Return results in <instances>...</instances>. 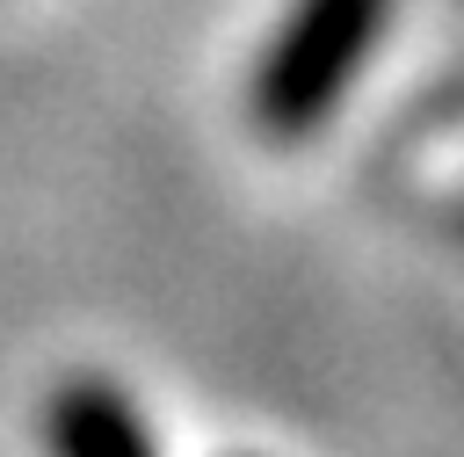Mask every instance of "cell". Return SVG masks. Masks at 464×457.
Returning <instances> with one entry per match:
<instances>
[{
  "mask_svg": "<svg viewBox=\"0 0 464 457\" xmlns=\"http://www.w3.org/2000/svg\"><path fill=\"white\" fill-rule=\"evenodd\" d=\"M44 450L51 457H160L138 399L116 377H65L44 399Z\"/></svg>",
  "mask_w": 464,
  "mask_h": 457,
  "instance_id": "cell-2",
  "label": "cell"
},
{
  "mask_svg": "<svg viewBox=\"0 0 464 457\" xmlns=\"http://www.w3.org/2000/svg\"><path fill=\"white\" fill-rule=\"evenodd\" d=\"M399 0H290L246 73V116L261 138H312L370 73Z\"/></svg>",
  "mask_w": 464,
  "mask_h": 457,
  "instance_id": "cell-1",
  "label": "cell"
}]
</instances>
